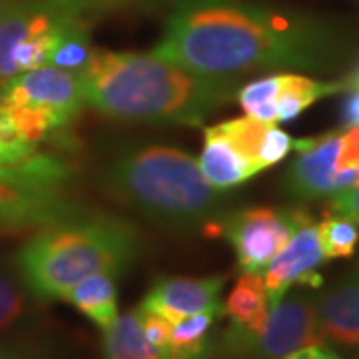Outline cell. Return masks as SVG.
Segmentation results:
<instances>
[{"instance_id": "obj_1", "label": "cell", "mask_w": 359, "mask_h": 359, "mask_svg": "<svg viewBox=\"0 0 359 359\" xmlns=\"http://www.w3.org/2000/svg\"><path fill=\"white\" fill-rule=\"evenodd\" d=\"M154 54L196 74L238 80L278 68L327 70L337 46L311 20L245 0H178Z\"/></svg>"}, {"instance_id": "obj_2", "label": "cell", "mask_w": 359, "mask_h": 359, "mask_svg": "<svg viewBox=\"0 0 359 359\" xmlns=\"http://www.w3.org/2000/svg\"><path fill=\"white\" fill-rule=\"evenodd\" d=\"M86 104L130 122L200 126L236 96L238 80L204 76L154 52L96 50L82 72Z\"/></svg>"}, {"instance_id": "obj_3", "label": "cell", "mask_w": 359, "mask_h": 359, "mask_svg": "<svg viewBox=\"0 0 359 359\" xmlns=\"http://www.w3.org/2000/svg\"><path fill=\"white\" fill-rule=\"evenodd\" d=\"M104 188L118 202L162 228H212L231 204L230 190L204 178L198 160L172 146L126 148L108 162Z\"/></svg>"}, {"instance_id": "obj_4", "label": "cell", "mask_w": 359, "mask_h": 359, "mask_svg": "<svg viewBox=\"0 0 359 359\" xmlns=\"http://www.w3.org/2000/svg\"><path fill=\"white\" fill-rule=\"evenodd\" d=\"M140 252L136 228L106 214H78L34 231L16 268L28 292L40 299H65L66 292L92 273L120 276Z\"/></svg>"}, {"instance_id": "obj_5", "label": "cell", "mask_w": 359, "mask_h": 359, "mask_svg": "<svg viewBox=\"0 0 359 359\" xmlns=\"http://www.w3.org/2000/svg\"><path fill=\"white\" fill-rule=\"evenodd\" d=\"M86 104L80 72L40 66L18 74L0 88V110L28 144L62 134Z\"/></svg>"}, {"instance_id": "obj_6", "label": "cell", "mask_w": 359, "mask_h": 359, "mask_svg": "<svg viewBox=\"0 0 359 359\" xmlns=\"http://www.w3.org/2000/svg\"><path fill=\"white\" fill-rule=\"evenodd\" d=\"M66 162L48 154L0 168V236L39 231L84 210L66 196Z\"/></svg>"}, {"instance_id": "obj_7", "label": "cell", "mask_w": 359, "mask_h": 359, "mask_svg": "<svg viewBox=\"0 0 359 359\" xmlns=\"http://www.w3.org/2000/svg\"><path fill=\"white\" fill-rule=\"evenodd\" d=\"M76 20L56 0H16L0 16V88L18 74L50 65L52 52Z\"/></svg>"}, {"instance_id": "obj_8", "label": "cell", "mask_w": 359, "mask_h": 359, "mask_svg": "<svg viewBox=\"0 0 359 359\" xmlns=\"http://www.w3.org/2000/svg\"><path fill=\"white\" fill-rule=\"evenodd\" d=\"M283 188L295 200H320L359 184V126L295 140Z\"/></svg>"}, {"instance_id": "obj_9", "label": "cell", "mask_w": 359, "mask_h": 359, "mask_svg": "<svg viewBox=\"0 0 359 359\" xmlns=\"http://www.w3.org/2000/svg\"><path fill=\"white\" fill-rule=\"evenodd\" d=\"M308 292L283 295L269 306L268 320L257 334L233 325L218 339V358L282 359L295 349L325 344L318 327L316 299Z\"/></svg>"}, {"instance_id": "obj_10", "label": "cell", "mask_w": 359, "mask_h": 359, "mask_svg": "<svg viewBox=\"0 0 359 359\" xmlns=\"http://www.w3.org/2000/svg\"><path fill=\"white\" fill-rule=\"evenodd\" d=\"M295 219L297 210L245 208L240 212H226L212 226L210 233H222L230 242L242 271L262 273L287 244Z\"/></svg>"}, {"instance_id": "obj_11", "label": "cell", "mask_w": 359, "mask_h": 359, "mask_svg": "<svg viewBox=\"0 0 359 359\" xmlns=\"http://www.w3.org/2000/svg\"><path fill=\"white\" fill-rule=\"evenodd\" d=\"M325 262L318 240V224L308 212L297 210L294 233L290 236L287 244L282 252L269 262L264 271V283L268 292L269 306L278 304L290 287L297 283L304 287L318 290L323 283V278L316 271L318 266Z\"/></svg>"}, {"instance_id": "obj_12", "label": "cell", "mask_w": 359, "mask_h": 359, "mask_svg": "<svg viewBox=\"0 0 359 359\" xmlns=\"http://www.w3.org/2000/svg\"><path fill=\"white\" fill-rule=\"evenodd\" d=\"M226 278H158L150 292L140 302L138 308L160 313L170 323L208 311L222 309L219 294L224 290Z\"/></svg>"}, {"instance_id": "obj_13", "label": "cell", "mask_w": 359, "mask_h": 359, "mask_svg": "<svg viewBox=\"0 0 359 359\" xmlns=\"http://www.w3.org/2000/svg\"><path fill=\"white\" fill-rule=\"evenodd\" d=\"M218 128L228 136V140L254 166L257 174L280 164L285 156L295 150V140L287 132L252 116L224 120Z\"/></svg>"}, {"instance_id": "obj_14", "label": "cell", "mask_w": 359, "mask_h": 359, "mask_svg": "<svg viewBox=\"0 0 359 359\" xmlns=\"http://www.w3.org/2000/svg\"><path fill=\"white\" fill-rule=\"evenodd\" d=\"M316 316L323 341L359 347V271L316 299Z\"/></svg>"}, {"instance_id": "obj_15", "label": "cell", "mask_w": 359, "mask_h": 359, "mask_svg": "<svg viewBox=\"0 0 359 359\" xmlns=\"http://www.w3.org/2000/svg\"><path fill=\"white\" fill-rule=\"evenodd\" d=\"M204 178L218 190H231L256 176L254 166L238 152L218 124L205 128L204 146L198 160Z\"/></svg>"}, {"instance_id": "obj_16", "label": "cell", "mask_w": 359, "mask_h": 359, "mask_svg": "<svg viewBox=\"0 0 359 359\" xmlns=\"http://www.w3.org/2000/svg\"><path fill=\"white\" fill-rule=\"evenodd\" d=\"M346 90V80L321 82L299 74H271V108L276 124L294 120L311 104Z\"/></svg>"}, {"instance_id": "obj_17", "label": "cell", "mask_w": 359, "mask_h": 359, "mask_svg": "<svg viewBox=\"0 0 359 359\" xmlns=\"http://www.w3.org/2000/svg\"><path fill=\"white\" fill-rule=\"evenodd\" d=\"M222 313V309H208L174 323L168 359L218 358V339L214 335V327Z\"/></svg>"}, {"instance_id": "obj_18", "label": "cell", "mask_w": 359, "mask_h": 359, "mask_svg": "<svg viewBox=\"0 0 359 359\" xmlns=\"http://www.w3.org/2000/svg\"><path fill=\"white\" fill-rule=\"evenodd\" d=\"M65 299L84 313L100 330L118 318V287L116 276L108 271L92 273L66 292Z\"/></svg>"}, {"instance_id": "obj_19", "label": "cell", "mask_w": 359, "mask_h": 359, "mask_svg": "<svg viewBox=\"0 0 359 359\" xmlns=\"http://www.w3.org/2000/svg\"><path fill=\"white\" fill-rule=\"evenodd\" d=\"M224 313H228L233 325L250 334H257L264 327L269 313V299L262 273L242 271L228 294Z\"/></svg>"}, {"instance_id": "obj_20", "label": "cell", "mask_w": 359, "mask_h": 359, "mask_svg": "<svg viewBox=\"0 0 359 359\" xmlns=\"http://www.w3.org/2000/svg\"><path fill=\"white\" fill-rule=\"evenodd\" d=\"M104 359H168V351L154 347L142 332L136 309L118 316L102 330Z\"/></svg>"}, {"instance_id": "obj_21", "label": "cell", "mask_w": 359, "mask_h": 359, "mask_svg": "<svg viewBox=\"0 0 359 359\" xmlns=\"http://www.w3.org/2000/svg\"><path fill=\"white\" fill-rule=\"evenodd\" d=\"M318 240L325 259L351 257L359 244V224L353 219L327 212L321 224H318Z\"/></svg>"}, {"instance_id": "obj_22", "label": "cell", "mask_w": 359, "mask_h": 359, "mask_svg": "<svg viewBox=\"0 0 359 359\" xmlns=\"http://www.w3.org/2000/svg\"><path fill=\"white\" fill-rule=\"evenodd\" d=\"M94 46L90 42V32L86 20L78 18L74 25L70 26L65 32V36L60 39L56 50L52 52L50 65L54 68H62L70 72H84V68L94 56Z\"/></svg>"}, {"instance_id": "obj_23", "label": "cell", "mask_w": 359, "mask_h": 359, "mask_svg": "<svg viewBox=\"0 0 359 359\" xmlns=\"http://www.w3.org/2000/svg\"><path fill=\"white\" fill-rule=\"evenodd\" d=\"M28 304V287L22 278L0 269V334L11 330L25 316Z\"/></svg>"}, {"instance_id": "obj_24", "label": "cell", "mask_w": 359, "mask_h": 359, "mask_svg": "<svg viewBox=\"0 0 359 359\" xmlns=\"http://www.w3.org/2000/svg\"><path fill=\"white\" fill-rule=\"evenodd\" d=\"M39 152L36 146L28 144L22 140L13 126L8 124L6 116L0 110V166H11V164H18L26 158L34 156Z\"/></svg>"}, {"instance_id": "obj_25", "label": "cell", "mask_w": 359, "mask_h": 359, "mask_svg": "<svg viewBox=\"0 0 359 359\" xmlns=\"http://www.w3.org/2000/svg\"><path fill=\"white\" fill-rule=\"evenodd\" d=\"M56 2L78 18L88 20L90 16L114 13V11L130 8V6L152 2V0H56Z\"/></svg>"}, {"instance_id": "obj_26", "label": "cell", "mask_w": 359, "mask_h": 359, "mask_svg": "<svg viewBox=\"0 0 359 359\" xmlns=\"http://www.w3.org/2000/svg\"><path fill=\"white\" fill-rule=\"evenodd\" d=\"M138 311V318H140L142 332L146 335V339L158 349L168 351L170 347V339H172V325L166 318H162L160 313H154L150 309L136 308Z\"/></svg>"}, {"instance_id": "obj_27", "label": "cell", "mask_w": 359, "mask_h": 359, "mask_svg": "<svg viewBox=\"0 0 359 359\" xmlns=\"http://www.w3.org/2000/svg\"><path fill=\"white\" fill-rule=\"evenodd\" d=\"M330 212L346 216L359 224V184L346 192L335 194L330 198Z\"/></svg>"}, {"instance_id": "obj_28", "label": "cell", "mask_w": 359, "mask_h": 359, "mask_svg": "<svg viewBox=\"0 0 359 359\" xmlns=\"http://www.w3.org/2000/svg\"><path fill=\"white\" fill-rule=\"evenodd\" d=\"M0 359H52L48 351H44L36 344L25 341H0Z\"/></svg>"}, {"instance_id": "obj_29", "label": "cell", "mask_w": 359, "mask_h": 359, "mask_svg": "<svg viewBox=\"0 0 359 359\" xmlns=\"http://www.w3.org/2000/svg\"><path fill=\"white\" fill-rule=\"evenodd\" d=\"M282 359H341L339 353L332 349L325 344H313V346H306L295 349L292 353H287L285 358Z\"/></svg>"}, {"instance_id": "obj_30", "label": "cell", "mask_w": 359, "mask_h": 359, "mask_svg": "<svg viewBox=\"0 0 359 359\" xmlns=\"http://www.w3.org/2000/svg\"><path fill=\"white\" fill-rule=\"evenodd\" d=\"M341 120L347 126H359V92H353L344 102Z\"/></svg>"}, {"instance_id": "obj_31", "label": "cell", "mask_w": 359, "mask_h": 359, "mask_svg": "<svg viewBox=\"0 0 359 359\" xmlns=\"http://www.w3.org/2000/svg\"><path fill=\"white\" fill-rule=\"evenodd\" d=\"M344 80H346L347 90H351V92H359V65L358 68H355L349 76L344 78Z\"/></svg>"}, {"instance_id": "obj_32", "label": "cell", "mask_w": 359, "mask_h": 359, "mask_svg": "<svg viewBox=\"0 0 359 359\" xmlns=\"http://www.w3.org/2000/svg\"><path fill=\"white\" fill-rule=\"evenodd\" d=\"M14 2H16V0H0V16L6 13V11L13 6Z\"/></svg>"}, {"instance_id": "obj_33", "label": "cell", "mask_w": 359, "mask_h": 359, "mask_svg": "<svg viewBox=\"0 0 359 359\" xmlns=\"http://www.w3.org/2000/svg\"><path fill=\"white\" fill-rule=\"evenodd\" d=\"M355 359H359V355H358V358H355Z\"/></svg>"}, {"instance_id": "obj_34", "label": "cell", "mask_w": 359, "mask_h": 359, "mask_svg": "<svg viewBox=\"0 0 359 359\" xmlns=\"http://www.w3.org/2000/svg\"><path fill=\"white\" fill-rule=\"evenodd\" d=\"M0 168H2V166H0Z\"/></svg>"}]
</instances>
